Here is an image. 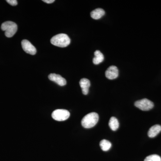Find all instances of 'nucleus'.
<instances>
[{"label": "nucleus", "mask_w": 161, "mask_h": 161, "mask_svg": "<svg viewBox=\"0 0 161 161\" xmlns=\"http://www.w3.org/2000/svg\"><path fill=\"white\" fill-rule=\"evenodd\" d=\"M99 116L96 112H91L85 115L81 120L82 126L86 129H90L95 126L98 123Z\"/></svg>", "instance_id": "nucleus-1"}, {"label": "nucleus", "mask_w": 161, "mask_h": 161, "mask_svg": "<svg viewBox=\"0 0 161 161\" xmlns=\"http://www.w3.org/2000/svg\"><path fill=\"white\" fill-rule=\"evenodd\" d=\"M51 43L53 45L59 47H66L70 43V39L65 34H59L52 37Z\"/></svg>", "instance_id": "nucleus-2"}, {"label": "nucleus", "mask_w": 161, "mask_h": 161, "mask_svg": "<svg viewBox=\"0 0 161 161\" xmlns=\"http://www.w3.org/2000/svg\"><path fill=\"white\" fill-rule=\"evenodd\" d=\"M1 29L5 32V36L7 37L11 38L17 31L18 26L14 22L6 21L2 24Z\"/></svg>", "instance_id": "nucleus-3"}, {"label": "nucleus", "mask_w": 161, "mask_h": 161, "mask_svg": "<svg viewBox=\"0 0 161 161\" xmlns=\"http://www.w3.org/2000/svg\"><path fill=\"white\" fill-rule=\"evenodd\" d=\"M70 113L68 111L65 109H57L52 113V116L55 120L62 121L67 119L69 118Z\"/></svg>", "instance_id": "nucleus-4"}, {"label": "nucleus", "mask_w": 161, "mask_h": 161, "mask_svg": "<svg viewBox=\"0 0 161 161\" xmlns=\"http://www.w3.org/2000/svg\"><path fill=\"white\" fill-rule=\"evenodd\" d=\"M135 106L142 111H147L152 109L154 107V104L149 99L143 98L136 102Z\"/></svg>", "instance_id": "nucleus-5"}, {"label": "nucleus", "mask_w": 161, "mask_h": 161, "mask_svg": "<svg viewBox=\"0 0 161 161\" xmlns=\"http://www.w3.org/2000/svg\"><path fill=\"white\" fill-rule=\"evenodd\" d=\"M21 44L23 50L27 53L32 55H34L36 53V47L28 40H23L21 42Z\"/></svg>", "instance_id": "nucleus-6"}, {"label": "nucleus", "mask_w": 161, "mask_h": 161, "mask_svg": "<svg viewBox=\"0 0 161 161\" xmlns=\"http://www.w3.org/2000/svg\"><path fill=\"white\" fill-rule=\"evenodd\" d=\"M106 77L110 80H113L118 77L119 70L117 67L112 65L107 69L105 72Z\"/></svg>", "instance_id": "nucleus-7"}, {"label": "nucleus", "mask_w": 161, "mask_h": 161, "mask_svg": "<svg viewBox=\"0 0 161 161\" xmlns=\"http://www.w3.org/2000/svg\"><path fill=\"white\" fill-rule=\"evenodd\" d=\"M48 78L52 81H54L60 86H64L66 84V80L60 75L55 74H50Z\"/></svg>", "instance_id": "nucleus-8"}, {"label": "nucleus", "mask_w": 161, "mask_h": 161, "mask_svg": "<svg viewBox=\"0 0 161 161\" xmlns=\"http://www.w3.org/2000/svg\"><path fill=\"white\" fill-rule=\"evenodd\" d=\"M79 84L82 90V93L84 95H87L89 93V89L91 86L90 80L86 78H82L79 82Z\"/></svg>", "instance_id": "nucleus-9"}, {"label": "nucleus", "mask_w": 161, "mask_h": 161, "mask_svg": "<svg viewBox=\"0 0 161 161\" xmlns=\"http://www.w3.org/2000/svg\"><path fill=\"white\" fill-rule=\"evenodd\" d=\"M161 131V126L156 125L151 127L148 132V135L150 138H153L158 135Z\"/></svg>", "instance_id": "nucleus-10"}, {"label": "nucleus", "mask_w": 161, "mask_h": 161, "mask_svg": "<svg viewBox=\"0 0 161 161\" xmlns=\"http://www.w3.org/2000/svg\"><path fill=\"white\" fill-rule=\"evenodd\" d=\"M104 10L101 8H98L92 11L91 13V16L92 19L98 20L102 17L105 14Z\"/></svg>", "instance_id": "nucleus-11"}, {"label": "nucleus", "mask_w": 161, "mask_h": 161, "mask_svg": "<svg viewBox=\"0 0 161 161\" xmlns=\"http://www.w3.org/2000/svg\"><path fill=\"white\" fill-rule=\"evenodd\" d=\"M94 54H95V58L93 59V62L94 64H99L103 61L104 56L100 51H96Z\"/></svg>", "instance_id": "nucleus-12"}, {"label": "nucleus", "mask_w": 161, "mask_h": 161, "mask_svg": "<svg viewBox=\"0 0 161 161\" xmlns=\"http://www.w3.org/2000/svg\"><path fill=\"white\" fill-rule=\"evenodd\" d=\"M109 126L110 129L113 131H116L119 127V123L118 119L115 117H112L109 122Z\"/></svg>", "instance_id": "nucleus-13"}, {"label": "nucleus", "mask_w": 161, "mask_h": 161, "mask_svg": "<svg viewBox=\"0 0 161 161\" xmlns=\"http://www.w3.org/2000/svg\"><path fill=\"white\" fill-rule=\"evenodd\" d=\"M100 147L104 151H107L110 150L112 147V144L109 141L107 140H103L100 142Z\"/></svg>", "instance_id": "nucleus-14"}, {"label": "nucleus", "mask_w": 161, "mask_h": 161, "mask_svg": "<svg viewBox=\"0 0 161 161\" xmlns=\"http://www.w3.org/2000/svg\"><path fill=\"white\" fill-rule=\"evenodd\" d=\"M144 161H161V158L157 154H153L147 156Z\"/></svg>", "instance_id": "nucleus-15"}, {"label": "nucleus", "mask_w": 161, "mask_h": 161, "mask_svg": "<svg viewBox=\"0 0 161 161\" xmlns=\"http://www.w3.org/2000/svg\"><path fill=\"white\" fill-rule=\"evenodd\" d=\"M6 2L12 6H16L18 4V2L16 0H7Z\"/></svg>", "instance_id": "nucleus-16"}, {"label": "nucleus", "mask_w": 161, "mask_h": 161, "mask_svg": "<svg viewBox=\"0 0 161 161\" xmlns=\"http://www.w3.org/2000/svg\"><path fill=\"white\" fill-rule=\"evenodd\" d=\"M43 2L47 4H51V3H53L55 1L54 0H43Z\"/></svg>", "instance_id": "nucleus-17"}]
</instances>
